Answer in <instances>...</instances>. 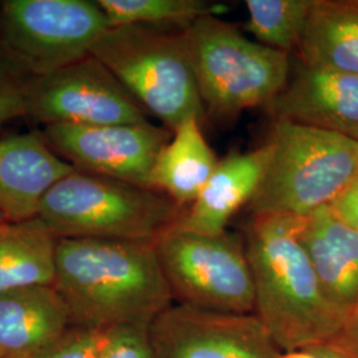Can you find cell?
<instances>
[{"instance_id": "6da1fadb", "label": "cell", "mask_w": 358, "mask_h": 358, "mask_svg": "<svg viewBox=\"0 0 358 358\" xmlns=\"http://www.w3.org/2000/svg\"><path fill=\"white\" fill-rule=\"evenodd\" d=\"M52 285L71 324L97 331L149 328L174 304L155 242L57 239Z\"/></svg>"}, {"instance_id": "7a4b0ae2", "label": "cell", "mask_w": 358, "mask_h": 358, "mask_svg": "<svg viewBox=\"0 0 358 358\" xmlns=\"http://www.w3.org/2000/svg\"><path fill=\"white\" fill-rule=\"evenodd\" d=\"M304 219L256 214L244 235L255 284L254 315L282 352L331 343L349 317L321 287L301 243Z\"/></svg>"}, {"instance_id": "3957f363", "label": "cell", "mask_w": 358, "mask_h": 358, "mask_svg": "<svg viewBox=\"0 0 358 358\" xmlns=\"http://www.w3.org/2000/svg\"><path fill=\"white\" fill-rule=\"evenodd\" d=\"M183 211L162 192L75 169L45 194L36 217L56 239L157 242Z\"/></svg>"}, {"instance_id": "277c9868", "label": "cell", "mask_w": 358, "mask_h": 358, "mask_svg": "<svg viewBox=\"0 0 358 358\" xmlns=\"http://www.w3.org/2000/svg\"><path fill=\"white\" fill-rule=\"evenodd\" d=\"M183 36L206 117L224 122L266 109L291 76L288 53L245 38L217 15L198 19Z\"/></svg>"}, {"instance_id": "5b68a950", "label": "cell", "mask_w": 358, "mask_h": 358, "mask_svg": "<svg viewBox=\"0 0 358 358\" xmlns=\"http://www.w3.org/2000/svg\"><path fill=\"white\" fill-rule=\"evenodd\" d=\"M267 173L250 202L256 214L307 217L358 178V142L289 121H273Z\"/></svg>"}, {"instance_id": "8992f818", "label": "cell", "mask_w": 358, "mask_h": 358, "mask_svg": "<svg viewBox=\"0 0 358 358\" xmlns=\"http://www.w3.org/2000/svg\"><path fill=\"white\" fill-rule=\"evenodd\" d=\"M90 55L170 131L189 118L205 121L183 31L110 27Z\"/></svg>"}, {"instance_id": "52a82bcc", "label": "cell", "mask_w": 358, "mask_h": 358, "mask_svg": "<svg viewBox=\"0 0 358 358\" xmlns=\"http://www.w3.org/2000/svg\"><path fill=\"white\" fill-rule=\"evenodd\" d=\"M174 303L208 312L250 315L255 284L242 236L170 229L155 242Z\"/></svg>"}, {"instance_id": "ba28073f", "label": "cell", "mask_w": 358, "mask_h": 358, "mask_svg": "<svg viewBox=\"0 0 358 358\" xmlns=\"http://www.w3.org/2000/svg\"><path fill=\"white\" fill-rule=\"evenodd\" d=\"M109 28L97 1L7 0L0 7V48L31 77L88 57Z\"/></svg>"}, {"instance_id": "9c48e42d", "label": "cell", "mask_w": 358, "mask_h": 358, "mask_svg": "<svg viewBox=\"0 0 358 358\" xmlns=\"http://www.w3.org/2000/svg\"><path fill=\"white\" fill-rule=\"evenodd\" d=\"M26 115L47 125H131L148 113L92 55L51 75L31 77Z\"/></svg>"}, {"instance_id": "30bf717a", "label": "cell", "mask_w": 358, "mask_h": 358, "mask_svg": "<svg viewBox=\"0 0 358 358\" xmlns=\"http://www.w3.org/2000/svg\"><path fill=\"white\" fill-rule=\"evenodd\" d=\"M41 134L76 170L153 190L154 166L173 131L146 121L105 127L47 125Z\"/></svg>"}, {"instance_id": "8fae6325", "label": "cell", "mask_w": 358, "mask_h": 358, "mask_svg": "<svg viewBox=\"0 0 358 358\" xmlns=\"http://www.w3.org/2000/svg\"><path fill=\"white\" fill-rule=\"evenodd\" d=\"M154 358H279L282 350L250 315L208 312L174 303L149 327Z\"/></svg>"}, {"instance_id": "7c38bea8", "label": "cell", "mask_w": 358, "mask_h": 358, "mask_svg": "<svg viewBox=\"0 0 358 358\" xmlns=\"http://www.w3.org/2000/svg\"><path fill=\"white\" fill-rule=\"evenodd\" d=\"M264 110L273 121L322 129L358 142V76L296 60L285 88Z\"/></svg>"}, {"instance_id": "4fadbf2b", "label": "cell", "mask_w": 358, "mask_h": 358, "mask_svg": "<svg viewBox=\"0 0 358 358\" xmlns=\"http://www.w3.org/2000/svg\"><path fill=\"white\" fill-rule=\"evenodd\" d=\"M73 170L41 131L0 138V215L10 223L38 217L45 194Z\"/></svg>"}, {"instance_id": "5bb4252c", "label": "cell", "mask_w": 358, "mask_h": 358, "mask_svg": "<svg viewBox=\"0 0 358 358\" xmlns=\"http://www.w3.org/2000/svg\"><path fill=\"white\" fill-rule=\"evenodd\" d=\"M271 155L272 145L267 141L251 152L231 154L219 161L202 192L173 229L211 236L226 232L231 217L255 196Z\"/></svg>"}, {"instance_id": "9a60e30c", "label": "cell", "mask_w": 358, "mask_h": 358, "mask_svg": "<svg viewBox=\"0 0 358 358\" xmlns=\"http://www.w3.org/2000/svg\"><path fill=\"white\" fill-rule=\"evenodd\" d=\"M72 327L53 285L0 291V358H38Z\"/></svg>"}, {"instance_id": "2e32d148", "label": "cell", "mask_w": 358, "mask_h": 358, "mask_svg": "<svg viewBox=\"0 0 358 358\" xmlns=\"http://www.w3.org/2000/svg\"><path fill=\"white\" fill-rule=\"evenodd\" d=\"M301 243L328 299L350 313L358 306V234L324 206L304 219Z\"/></svg>"}, {"instance_id": "e0dca14e", "label": "cell", "mask_w": 358, "mask_h": 358, "mask_svg": "<svg viewBox=\"0 0 358 358\" xmlns=\"http://www.w3.org/2000/svg\"><path fill=\"white\" fill-rule=\"evenodd\" d=\"M297 60L358 76V0H312Z\"/></svg>"}, {"instance_id": "ac0fdd59", "label": "cell", "mask_w": 358, "mask_h": 358, "mask_svg": "<svg viewBox=\"0 0 358 358\" xmlns=\"http://www.w3.org/2000/svg\"><path fill=\"white\" fill-rule=\"evenodd\" d=\"M202 125L198 118L182 122L158 155L152 176L153 190L165 194L183 210L192 205L219 162Z\"/></svg>"}, {"instance_id": "d6986e66", "label": "cell", "mask_w": 358, "mask_h": 358, "mask_svg": "<svg viewBox=\"0 0 358 358\" xmlns=\"http://www.w3.org/2000/svg\"><path fill=\"white\" fill-rule=\"evenodd\" d=\"M57 239L38 219L0 227V291L52 285Z\"/></svg>"}, {"instance_id": "ffe728a7", "label": "cell", "mask_w": 358, "mask_h": 358, "mask_svg": "<svg viewBox=\"0 0 358 358\" xmlns=\"http://www.w3.org/2000/svg\"><path fill=\"white\" fill-rule=\"evenodd\" d=\"M110 27L148 26L185 31L223 6L206 0H99Z\"/></svg>"}, {"instance_id": "44dd1931", "label": "cell", "mask_w": 358, "mask_h": 358, "mask_svg": "<svg viewBox=\"0 0 358 358\" xmlns=\"http://www.w3.org/2000/svg\"><path fill=\"white\" fill-rule=\"evenodd\" d=\"M312 0H247V31L276 51L296 52L303 38Z\"/></svg>"}, {"instance_id": "7402d4cb", "label": "cell", "mask_w": 358, "mask_h": 358, "mask_svg": "<svg viewBox=\"0 0 358 358\" xmlns=\"http://www.w3.org/2000/svg\"><path fill=\"white\" fill-rule=\"evenodd\" d=\"M31 76L0 48V127L26 115Z\"/></svg>"}, {"instance_id": "603a6c76", "label": "cell", "mask_w": 358, "mask_h": 358, "mask_svg": "<svg viewBox=\"0 0 358 358\" xmlns=\"http://www.w3.org/2000/svg\"><path fill=\"white\" fill-rule=\"evenodd\" d=\"M106 331L72 325L64 336L38 358H103Z\"/></svg>"}, {"instance_id": "cb8c5ba5", "label": "cell", "mask_w": 358, "mask_h": 358, "mask_svg": "<svg viewBox=\"0 0 358 358\" xmlns=\"http://www.w3.org/2000/svg\"><path fill=\"white\" fill-rule=\"evenodd\" d=\"M103 358H154L149 328L118 327L106 331Z\"/></svg>"}, {"instance_id": "d4e9b609", "label": "cell", "mask_w": 358, "mask_h": 358, "mask_svg": "<svg viewBox=\"0 0 358 358\" xmlns=\"http://www.w3.org/2000/svg\"><path fill=\"white\" fill-rule=\"evenodd\" d=\"M329 206L337 217L358 234V178Z\"/></svg>"}, {"instance_id": "484cf974", "label": "cell", "mask_w": 358, "mask_h": 358, "mask_svg": "<svg viewBox=\"0 0 358 358\" xmlns=\"http://www.w3.org/2000/svg\"><path fill=\"white\" fill-rule=\"evenodd\" d=\"M333 341L358 353V306L350 310L343 332Z\"/></svg>"}, {"instance_id": "4316f807", "label": "cell", "mask_w": 358, "mask_h": 358, "mask_svg": "<svg viewBox=\"0 0 358 358\" xmlns=\"http://www.w3.org/2000/svg\"><path fill=\"white\" fill-rule=\"evenodd\" d=\"M279 358H327V352L324 344L304 346L282 352Z\"/></svg>"}, {"instance_id": "83f0119b", "label": "cell", "mask_w": 358, "mask_h": 358, "mask_svg": "<svg viewBox=\"0 0 358 358\" xmlns=\"http://www.w3.org/2000/svg\"><path fill=\"white\" fill-rule=\"evenodd\" d=\"M324 346L327 352V358H358V353L334 341L327 343Z\"/></svg>"}, {"instance_id": "f1b7e54d", "label": "cell", "mask_w": 358, "mask_h": 358, "mask_svg": "<svg viewBox=\"0 0 358 358\" xmlns=\"http://www.w3.org/2000/svg\"><path fill=\"white\" fill-rule=\"evenodd\" d=\"M7 223H10V222H7V220H6V219H4V217H1V215H0V227H3V226H6V224H7Z\"/></svg>"}]
</instances>
